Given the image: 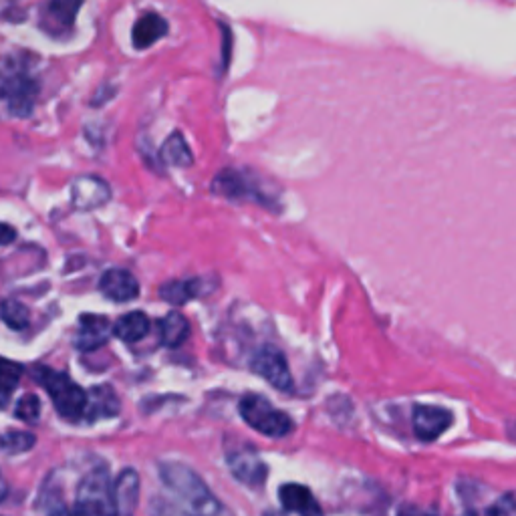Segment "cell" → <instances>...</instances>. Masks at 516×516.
<instances>
[{"instance_id": "6da1fadb", "label": "cell", "mask_w": 516, "mask_h": 516, "mask_svg": "<svg viewBox=\"0 0 516 516\" xmlns=\"http://www.w3.org/2000/svg\"><path fill=\"white\" fill-rule=\"evenodd\" d=\"M160 476L178 496L188 516H234L190 466L180 462H164L160 466Z\"/></svg>"}, {"instance_id": "7a4b0ae2", "label": "cell", "mask_w": 516, "mask_h": 516, "mask_svg": "<svg viewBox=\"0 0 516 516\" xmlns=\"http://www.w3.org/2000/svg\"><path fill=\"white\" fill-rule=\"evenodd\" d=\"M37 381L45 387V392L51 396L55 410L65 420H81L85 418L87 408V392L81 390L67 373H59L49 367H39L35 373Z\"/></svg>"}, {"instance_id": "3957f363", "label": "cell", "mask_w": 516, "mask_h": 516, "mask_svg": "<svg viewBox=\"0 0 516 516\" xmlns=\"http://www.w3.org/2000/svg\"><path fill=\"white\" fill-rule=\"evenodd\" d=\"M75 516H117L113 482L105 468H95L83 476L77 488Z\"/></svg>"}, {"instance_id": "277c9868", "label": "cell", "mask_w": 516, "mask_h": 516, "mask_svg": "<svg viewBox=\"0 0 516 516\" xmlns=\"http://www.w3.org/2000/svg\"><path fill=\"white\" fill-rule=\"evenodd\" d=\"M240 416L242 420L256 430L258 434L269 436V438H285L295 430L293 420L277 410L267 398L256 396V394H248L240 400Z\"/></svg>"}, {"instance_id": "5b68a950", "label": "cell", "mask_w": 516, "mask_h": 516, "mask_svg": "<svg viewBox=\"0 0 516 516\" xmlns=\"http://www.w3.org/2000/svg\"><path fill=\"white\" fill-rule=\"evenodd\" d=\"M39 95L37 81L23 69H9L0 75V99L17 117H29Z\"/></svg>"}, {"instance_id": "8992f818", "label": "cell", "mask_w": 516, "mask_h": 516, "mask_svg": "<svg viewBox=\"0 0 516 516\" xmlns=\"http://www.w3.org/2000/svg\"><path fill=\"white\" fill-rule=\"evenodd\" d=\"M250 367L256 375L267 379L275 387V390L291 392L293 375H291L287 357L279 347L263 345L261 349H256L250 359Z\"/></svg>"}, {"instance_id": "52a82bcc", "label": "cell", "mask_w": 516, "mask_h": 516, "mask_svg": "<svg viewBox=\"0 0 516 516\" xmlns=\"http://www.w3.org/2000/svg\"><path fill=\"white\" fill-rule=\"evenodd\" d=\"M226 462H228V468L234 474V478L240 480L242 484L252 486V488H258L265 484L269 468L252 446L240 444V446L228 448Z\"/></svg>"}, {"instance_id": "ba28073f", "label": "cell", "mask_w": 516, "mask_h": 516, "mask_svg": "<svg viewBox=\"0 0 516 516\" xmlns=\"http://www.w3.org/2000/svg\"><path fill=\"white\" fill-rule=\"evenodd\" d=\"M111 198V190L105 180L97 176H79L71 184V202L77 210L89 212L101 208Z\"/></svg>"}, {"instance_id": "9c48e42d", "label": "cell", "mask_w": 516, "mask_h": 516, "mask_svg": "<svg viewBox=\"0 0 516 516\" xmlns=\"http://www.w3.org/2000/svg\"><path fill=\"white\" fill-rule=\"evenodd\" d=\"M452 414L438 406H416L414 408V432L422 442L438 440L450 426Z\"/></svg>"}, {"instance_id": "30bf717a", "label": "cell", "mask_w": 516, "mask_h": 516, "mask_svg": "<svg viewBox=\"0 0 516 516\" xmlns=\"http://www.w3.org/2000/svg\"><path fill=\"white\" fill-rule=\"evenodd\" d=\"M113 335V325L103 315H81L79 329L75 335V347L79 351H95L103 347Z\"/></svg>"}, {"instance_id": "8fae6325", "label": "cell", "mask_w": 516, "mask_h": 516, "mask_svg": "<svg viewBox=\"0 0 516 516\" xmlns=\"http://www.w3.org/2000/svg\"><path fill=\"white\" fill-rule=\"evenodd\" d=\"M99 289L107 299H111L115 303H129V301L138 299V295H140L138 279L125 269L105 271L99 281Z\"/></svg>"}, {"instance_id": "7c38bea8", "label": "cell", "mask_w": 516, "mask_h": 516, "mask_svg": "<svg viewBox=\"0 0 516 516\" xmlns=\"http://www.w3.org/2000/svg\"><path fill=\"white\" fill-rule=\"evenodd\" d=\"M117 516H134L140 500V476L136 470H123L113 484Z\"/></svg>"}, {"instance_id": "4fadbf2b", "label": "cell", "mask_w": 516, "mask_h": 516, "mask_svg": "<svg viewBox=\"0 0 516 516\" xmlns=\"http://www.w3.org/2000/svg\"><path fill=\"white\" fill-rule=\"evenodd\" d=\"M281 504L299 516H323V508L311 490L303 484H285L279 490Z\"/></svg>"}, {"instance_id": "5bb4252c", "label": "cell", "mask_w": 516, "mask_h": 516, "mask_svg": "<svg viewBox=\"0 0 516 516\" xmlns=\"http://www.w3.org/2000/svg\"><path fill=\"white\" fill-rule=\"evenodd\" d=\"M119 414V398L109 385H97L87 394V408L85 418L87 420H101L111 418Z\"/></svg>"}, {"instance_id": "9a60e30c", "label": "cell", "mask_w": 516, "mask_h": 516, "mask_svg": "<svg viewBox=\"0 0 516 516\" xmlns=\"http://www.w3.org/2000/svg\"><path fill=\"white\" fill-rule=\"evenodd\" d=\"M168 33V21L160 17L158 13H146L138 19L134 25V47L136 49H148L154 43H158Z\"/></svg>"}, {"instance_id": "2e32d148", "label": "cell", "mask_w": 516, "mask_h": 516, "mask_svg": "<svg viewBox=\"0 0 516 516\" xmlns=\"http://www.w3.org/2000/svg\"><path fill=\"white\" fill-rule=\"evenodd\" d=\"M148 331H150V319L142 311L127 313L119 317L117 323L113 325V335L125 343H138L148 335Z\"/></svg>"}, {"instance_id": "e0dca14e", "label": "cell", "mask_w": 516, "mask_h": 516, "mask_svg": "<svg viewBox=\"0 0 516 516\" xmlns=\"http://www.w3.org/2000/svg\"><path fill=\"white\" fill-rule=\"evenodd\" d=\"M204 293V281L202 279H188V281H170L160 287V297L172 305H184L192 301L194 297H200Z\"/></svg>"}, {"instance_id": "ac0fdd59", "label": "cell", "mask_w": 516, "mask_h": 516, "mask_svg": "<svg viewBox=\"0 0 516 516\" xmlns=\"http://www.w3.org/2000/svg\"><path fill=\"white\" fill-rule=\"evenodd\" d=\"M190 337V323L188 319L178 313V311H172L168 313L162 323H160V339L166 347H180L186 343V339Z\"/></svg>"}, {"instance_id": "d6986e66", "label": "cell", "mask_w": 516, "mask_h": 516, "mask_svg": "<svg viewBox=\"0 0 516 516\" xmlns=\"http://www.w3.org/2000/svg\"><path fill=\"white\" fill-rule=\"evenodd\" d=\"M212 190L226 198H246L252 194V188L248 186L246 178L240 172L224 170L214 178Z\"/></svg>"}, {"instance_id": "ffe728a7", "label": "cell", "mask_w": 516, "mask_h": 516, "mask_svg": "<svg viewBox=\"0 0 516 516\" xmlns=\"http://www.w3.org/2000/svg\"><path fill=\"white\" fill-rule=\"evenodd\" d=\"M162 160L168 166L176 168H188L194 164V156L180 132H174L162 146Z\"/></svg>"}, {"instance_id": "44dd1931", "label": "cell", "mask_w": 516, "mask_h": 516, "mask_svg": "<svg viewBox=\"0 0 516 516\" xmlns=\"http://www.w3.org/2000/svg\"><path fill=\"white\" fill-rule=\"evenodd\" d=\"M81 9L79 3H51L45 7V19H49V25L45 27L47 31H65L71 29L75 21V13Z\"/></svg>"}, {"instance_id": "7402d4cb", "label": "cell", "mask_w": 516, "mask_h": 516, "mask_svg": "<svg viewBox=\"0 0 516 516\" xmlns=\"http://www.w3.org/2000/svg\"><path fill=\"white\" fill-rule=\"evenodd\" d=\"M0 319H3L11 329L23 331L29 327L31 313L23 303H19L15 299H7L0 303Z\"/></svg>"}, {"instance_id": "603a6c76", "label": "cell", "mask_w": 516, "mask_h": 516, "mask_svg": "<svg viewBox=\"0 0 516 516\" xmlns=\"http://www.w3.org/2000/svg\"><path fill=\"white\" fill-rule=\"evenodd\" d=\"M21 375H23V365L9 359H0V394L9 396L19 385Z\"/></svg>"}, {"instance_id": "cb8c5ba5", "label": "cell", "mask_w": 516, "mask_h": 516, "mask_svg": "<svg viewBox=\"0 0 516 516\" xmlns=\"http://www.w3.org/2000/svg\"><path fill=\"white\" fill-rule=\"evenodd\" d=\"M37 438L29 432H9L3 440H0V446H3L7 452L11 454H21L27 452L35 446Z\"/></svg>"}, {"instance_id": "d4e9b609", "label": "cell", "mask_w": 516, "mask_h": 516, "mask_svg": "<svg viewBox=\"0 0 516 516\" xmlns=\"http://www.w3.org/2000/svg\"><path fill=\"white\" fill-rule=\"evenodd\" d=\"M41 416V402L35 394H27L19 400L17 404V418H21L23 422H37Z\"/></svg>"}, {"instance_id": "484cf974", "label": "cell", "mask_w": 516, "mask_h": 516, "mask_svg": "<svg viewBox=\"0 0 516 516\" xmlns=\"http://www.w3.org/2000/svg\"><path fill=\"white\" fill-rule=\"evenodd\" d=\"M39 514L41 516H69L65 502L57 494H53V492H45L41 496Z\"/></svg>"}, {"instance_id": "4316f807", "label": "cell", "mask_w": 516, "mask_h": 516, "mask_svg": "<svg viewBox=\"0 0 516 516\" xmlns=\"http://www.w3.org/2000/svg\"><path fill=\"white\" fill-rule=\"evenodd\" d=\"M488 516H516V492H508L500 496L490 508H486Z\"/></svg>"}, {"instance_id": "83f0119b", "label": "cell", "mask_w": 516, "mask_h": 516, "mask_svg": "<svg viewBox=\"0 0 516 516\" xmlns=\"http://www.w3.org/2000/svg\"><path fill=\"white\" fill-rule=\"evenodd\" d=\"M152 516H182L172 504L166 500H154L152 502Z\"/></svg>"}, {"instance_id": "f1b7e54d", "label": "cell", "mask_w": 516, "mask_h": 516, "mask_svg": "<svg viewBox=\"0 0 516 516\" xmlns=\"http://www.w3.org/2000/svg\"><path fill=\"white\" fill-rule=\"evenodd\" d=\"M17 238V230L11 228L9 224H0V246L11 244Z\"/></svg>"}, {"instance_id": "f546056e", "label": "cell", "mask_w": 516, "mask_h": 516, "mask_svg": "<svg viewBox=\"0 0 516 516\" xmlns=\"http://www.w3.org/2000/svg\"><path fill=\"white\" fill-rule=\"evenodd\" d=\"M398 516H436V514H432L428 510H422L418 506H404V508H400Z\"/></svg>"}, {"instance_id": "4dcf8cb0", "label": "cell", "mask_w": 516, "mask_h": 516, "mask_svg": "<svg viewBox=\"0 0 516 516\" xmlns=\"http://www.w3.org/2000/svg\"><path fill=\"white\" fill-rule=\"evenodd\" d=\"M9 494V486H7V480L3 478V474H0V502H3Z\"/></svg>"}, {"instance_id": "1f68e13d", "label": "cell", "mask_w": 516, "mask_h": 516, "mask_svg": "<svg viewBox=\"0 0 516 516\" xmlns=\"http://www.w3.org/2000/svg\"><path fill=\"white\" fill-rule=\"evenodd\" d=\"M460 516H488V512L486 510H468V512H464Z\"/></svg>"}]
</instances>
